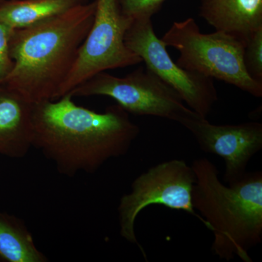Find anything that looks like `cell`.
<instances>
[{"instance_id":"obj_1","label":"cell","mask_w":262,"mask_h":262,"mask_svg":"<svg viewBox=\"0 0 262 262\" xmlns=\"http://www.w3.org/2000/svg\"><path fill=\"white\" fill-rule=\"evenodd\" d=\"M139 133L117 103L97 113L76 104L70 93L33 103L32 147L67 177L96 173L108 160L126 155Z\"/></svg>"},{"instance_id":"obj_2","label":"cell","mask_w":262,"mask_h":262,"mask_svg":"<svg viewBox=\"0 0 262 262\" xmlns=\"http://www.w3.org/2000/svg\"><path fill=\"white\" fill-rule=\"evenodd\" d=\"M96 0L81 3L27 28L13 29V70L2 83L31 103L55 101L94 21Z\"/></svg>"},{"instance_id":"obj_3","label":"cell","mask_w":262,"mask_h":262,"mask_svg":"<svg viewBox=\"0 0 262 262\" xmlns=\"http://www.w3.org/2000/svg\"><path fill=\"white\" fill-rule=\"evenodd\" d=\"M192 167L193 206L214 235L212 252L225 261L252 262L248 252L262 239L261 171L246 173L227 186L207 158L194 160Z\"/></svg>"},{"instance_id":"obj_4","label":"cell","mask_w":262,"mask_h":262,"mask_svg":"<svg viewBox=\"0 0 262 262\" xmlns=\"http://www.w3.org/2000/svg\"><path fill=\"white\" fill-rule=\"evenodd\" d=\"M167 47L180 53L177 64L232 84L254 97L262 96V83L253 80L245 67L244 42L227 33L201 32L194 18L173 22L161 38Z\"/></svg>"},{"instance_id":"obj_5","label":"cell","mask_w":262,"mask_h":262,"mask_svg":"<svg viewBox=\"0 0 262 262\" xmlns=\"http://www.w3.org/2000/svg\"><path fill=\"white\" fill-rule=\"evenodd\" d=\"M195 181L192 165L189 166L183 160H170L139 175L131 184L130 192L122 196L118 206L120 235L127 242L137 245L145 259V251L136 237L135 222L146 207L160 205L185 211L208 229V224L193 206L192 189Z\"/></svg>"},{"instance_id":"obj_6","label":"cell","mask_w":262,"mask_h":262,"mask_svg":"<svg viewBox=\"0 0 262 262\" xmlns=\"http://www.w3.org/2000/svg\"><path fill=\"white\" fill-rule=\"evenodd\" d=\"M70 94L73 97L108 96L129 114L158 117L179 123L195 113L172 88L146 66L124 77H116L107 71L99 72Z\"/></svg>"},{"instance_id":"obj_7","label":"cell","mask_w":262,"mask_h":262,"mask_svg":"<svg viewBox=\"0 0 262 262\" xmlns=\"http://www.w3.org/2000/svg\"><path fill=\"white\" fill-rule=\"evenodd\" d=\"M94 21L81 46L59 98L101 72L142 63L125 42L133 20L122 13L117 0H96Z\"/></svg>"},{"instance_id":"obj_8","label":"cell","mask_w":262,"mask_h":262,"mask_svg":"<svg viewBox=\"0 0 262 262\" xmlns=\"http://www.w3.org/2000/svg\"><path fill=\"white\" fill-rule=\"evenodd\" d=\"M125 42L148 69L179 95L188 107L208 118L218 101L213 79L177 64L170 58L165 43L155 34L151 18L133 20Z\"/></svg>"},{"instance_id":"obj_9","label":"cell","mask_w":262,"mask_h":262,"mask_svg":"<svg viewBox=\"0 0 262 262\" xmlns=\"http://www.w3.org/2000/svg\"><path fill=\"white\" fill-rule=\"evenodd\" d=\"M179 124L192 134L201 149L224 160L226 184H232L244 177L250 160L262 149L260 122L215 125L194 113Z\"/></svg>"},{"instance_id":"obj_10","label":"cell","mask_w":262,"mask_h":262,"mask_svg":"<svg viewBox=\"0 0 262 262\" xmlns=\"http://www.w3.org/2000/svg\"><path fill=\"white\" fill-rule=\"evenodd\" d=\"M33 103L0 83V155L13 159L32 148Z\"/></svg>"},{"instance_id":"obj_11","label":"cell","mask_w":262,"mask_h":262,"mask_svg":"<svg viewBox=\"0 0 262 262\" xmlns=\"http://www.w3.org/2000/svg\"><path fill=\"white\" fill-rule=\"evenodd\" d=\"M199 15L215 31L246 42L262 29V0H201Z\"/></svg>"},{"instance_id":"obj_12","label":"cell","mask_w":262,"mask_h":262,"mask_svg":"<svg viewBox=\"0 0 262 262\" xmlns=\"http://www.w3.org/2000/svg\"><path fill=\"white\" fill-rule=\"evenodd\" d=\"M89 0H0V22L27 28Z\"/></svg>"},{"instance_id":"obj_13","label":"cell","mask_w":262,"mask_h":262,"mask_svg":"<svg viewBox=\"0 0 262 262\" xmlns=\"http://www.w3.org/2000/svg\"><path fill=\"white\" fill-rule=\"evenodd\" d=\"M0 261L47 262L23 220L0 211Z\"/></svg>"},{"instance_id":"obj_14","label":"cell","mask_w":262,"mask_h":262,"mask_svg":"<svg viewBox=\"0 0 262 262\" xmlns=\"http://www.w3.org/2000/svg\"><path fill=\"white\" fill-rule=\"evenodd\" d=\"M244 61L249 75L262 83V29L253 33L246 41Z\"/></svg>"},{"instance_id":"obj_15","label":"cell","mask_w":262,"mask_h":262,"mask_svg":"<svg viewBox=\"0 0 262 262\" xmlns=\"http://www.w3.org/2000/svg\"><path fill=\"white\" fill-rule=\"evenodd\" d=\"M166 0H117L122 13L132 20L151 18Z\"/></svg>"},{"instance_id":"obj_16","label":"cell","mask_w":262,"mask_h":262,"mask_svg":"<svg viewBox=\"0 0 262 262\" xmlns=\"http://www.w3.org/2000/svg\"><path fill=\"white\" fill-rule=\"evenodd\" d=\"M13 29L0 22V83L13 70L14 61L10 56V40Z\"/></svg>"}]
</instances>
